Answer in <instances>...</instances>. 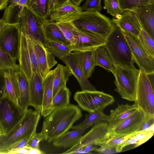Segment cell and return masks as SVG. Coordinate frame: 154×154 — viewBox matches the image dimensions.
I'll use <instances>...</instances> for the list:
<instances>
[{"mask_svg": "<svg viewBox=\"0 0 154 154\" xmlns=\"http://www.w3.org/2000/svg\"><path fill=\"white\" fill-rule=\"evenodd\" d=\"M108 116L104 114L103 111H95L85 114L84 120L79 124L72 126L71 128L73 130L87 126H91L101 122L108 123Z\"/></svg>", "mask_w": 154, "mask_h": 154, "instance_id": "cell-31", "label": "cell"}, {"mask_svg": "<svg viewBox=\"0 0 154 154\" xmlns=\"http://www.w3.org/2000/svg\"><path fill=\"white\" fill-rule=\"evenodd\" d=\"M138 109L134 103L132 105L126 103L118 105L114 109L110 111L108 123L111 128H114L128 117Z\"/></svg>", "mask_w": 154, "mask_h": 154, "instance_id": "cell-23", "label": "cell"}, {"mask_svg": "<svg viewBox=\"0 0 154 154\" xmlns=\"http://www.w3.org/2000/svg\"><path fill=\"white\" fill-rule=\"evenodd\" d=\"M41 111L28 109L18 123L0 140V154H7L9 149L22 140L36 132Z\"/></svg>", "mask_w": 154, "mask_h": 154, "instance_id": "cell-2", "label": "cell"}, {"mask_svg": "<svg viewBox=\"0 0 154 154\" xmlns=\"http://www.w3.org/2000/svg\"><path fill=\"white\" fill-rule=\"evenodd\" d=\"M63 35L69 42L71 46L73 45L75 42V26L72 22H56Z\"/></svg>", "mask_w": 154, "mask_h": 154, "instance_id": "cell-35", "label": "cell"}, {"mask_svg": "<svg viewBox=\"0 0 154 154\" xmlns=\"http://www.w3.org/2000/svg\"><path fill=\"white\" fill-rule=\"evenodd\" d=\"M83 148L84 153H91V152L95 151L97 148L96 145L89 144L83 145Z\"/></svg>", "mask_w": 154, "mask_h": 154, "instance_id": "cell-50", "label": "cell"}, {"mask_svg": "<svg viewBox=\"0 0 154 154\" xmlns=\"http://www.w3.org/2000/svg\"><path fill=\"white\" fill-rule=\"evenodd\" d=\"M50 0H28L26 6L43 21L50 15Z\"/></svg>", "mask_w": 154, "mask_h": 154, "instance_id": "cell-30", "label": "cell"}, {"mask_svg": "<svg viewBox=\"0 0 154 154\" xmlns=\"http://www.w3.org/2000/svg\"><path fill=\"white\" fill-rule=\"evenodd\" d=\"M31 40L40 73L43 79L57 62L54 56L46 48L41 42Z\"/></svg>", "mask_w": 154, "mask_h": 154, "instance_id": "cell-15", "label": "cell"}, {"mask_svg": "<svg viewBox=\"0 0 154 154\" xmlns=\"http://www.w3.org/2000/svg\"><path fill=\"white\" fill-rule=\"evenodd\" d=\"M74 98L82 109L89 113L103 111L115 101L113 96L97 90L78 91L75 93Z\"/></svg>", "mask_w": 154, "mask_h": 154, "instance_id": "cell-7", "label": "cell"}, {"mask_svg": "<svg viewBox=\"0 0 154 154\" xmlns=\"http://www.w3.org/2000/svg\"><path fill=\"white\" fill-rule=\"evenodd\" d=\"M43 78L36 72L32 73L29 82V106L41 111L43 94Z\"/></svg>", "mask_w": 154, "mask_h": 154, "instance_id": "cell-19", "label": "cell"}, {"mask_svg": "<svg viewBox=\"0 0 154 154\" xmlns=\"http://www.w3.org/2000/svg\"><path fill=\"white\" fill-rule=\"evenodd\" d=\"M9 0H0V11L5 9L8 5Z\"/></svg>", "mask_w": 154, "mask_h": 154, "instance_id": "cell-53", "label": "cell"}, {"mask_svg": "<svg viewBox=\"0 0 154 154\" xmlns=\"http://www.w3.org/2000/svg\"><path fill=\"white\" fill-rule=\"evenodd\" d=\"M7 23L2 18L0 19V32L6 26Z\"/></svg>", "mask_w": 154, "mask_h": 154, "instance_id": "cell-54", "label": "cell"}, {"mask_svg": "<svg viewBox=\"0 0 154 154\" xmlns=\"http://www.w3.org/2000/svg\"><path fill=\"white\" fill-rule=\"evenodd\" d=\"M70 94L71 92L66 86L60 88L53 98L52 104L53 110L58 107L69 105Z\"/></svg>", "mask_w": 154, "mask_h": 154, "instance_id": "cell-34", "label": "cell"}, {"mask_svg": "<svg viewBox=\"0 0 154 154\" xmlns=\"http://www.w3.org/2000/svg\"><path fill=\"white\" fill-rule=\"evenodd\" d=\"M115 90L121 97L127 100L135 102L139 69L114 66Z\"/></svg>", "mask_w": 154, "mask_h": 154, "instance_id": "cell-4", "label": "cell"}, {"mask_svg": "<svg viewBox=\"0 0 154 154\" xmlns=\"http://www.w3.org/2000/svg\"><path fill=\"white\" fill-rule=\"evenodd\" d=\"M15 60L4 52L0 48V70L5 71L11 70L15 71L20 70L19 65Z\"/></svg>", "mask_w": 154, "mask_h": 154, "instance_id": "cell-36", "label": "cell"}, {"mask_svg": "<svg viewBox=\"0 0 154 154\" xmlns=\"http://www.w3.org/2000/svg\"><path fill=\"white\" fill-rule=\"evenodd\" d=\"M28 0H20L19 2L18 6V7L19 16L20 17L24 8L26 5Z\"/></svg>", "mask_w": 154, "mask_h": 154, "instance_id": "cell-52", "label": "cell"}, {"mask_svg": "<svg viewBox=\"0 0 154 154\" xmlns=\"http://www.w3.org/2000/svg\"><path fill=\"white\" fill-rule=\"evenodd\" d=\"M40 150H37L28 146L25 147L21 149L9 152L7 154H44Z\"/></svg>", "mask_w": 154, "mask_h": 154, "instance_id": "cell-44", "label": "cell"}, {"mask_svg": "<svg viewBox=\"0 0 154 154\" xmlns=\"http://www.w3.org/2000/svg\"><path fill=\"white\" fill-rule=\"evenodd\" d=\"M112 129L107 122H101L94 125L91 129L82 136L79 144H89L100 146L112 136Z\"/></svg>", "mask_w": 154, "mask_h": 154, "instance_id": "cell-14", "label": "cell"}, {"mask_svg": "<svg viewBox=\"0 0 154 154\" xmlns=\"http://www.w3.org/2000/svg\"><path fill=\"white\" fill-rule=\"evenodd\" d=\"M145 118L144 113L138 108L118 126L111 128L112 136H125L136 132Z\"/></svg>", "mask_w": 154, "mask_h": 154, "instance_id": "cell-16", "label": "cell"}, {"mask_svg": "<svg viewBox=\"0 0 154 154\" xmlns=\"http://www.w3.org/2000/svg\"><path fill=\"white\" fill-rule=\"evenodd\" d=\"M119 5L122 10L132 11L142 6L154 5V0H119Z\"/></svg>", "mask_w": 154, "mask_h": 154, "instance_id": "cell-37", "label": "cell"}, {"mask_svg": "<svg viewBox=\"0 0 154 154\" xmlns=\"http://www.w3.org/2000/svg\"><path fill=\"white\" fill-rule=\"evenodd\" d=\"M53 97L61 87L66 86V84L70 76L72 75V72L66 66L58 64L54 70Z\"/></svg>", "mask_w": 154, "mask_h": 154, "instance_id": "cell-29", "label": "cell"}, {"mask_svg": "<svg viewBox=\"0 0 154 154\" xmlns=\"http://www.w3.org/2000/svg\"><path fill=\"white\" fill-rule=\"evenodd\" d=\"M84 0H71V1L74 4L80 6L81 3Z\"/></svg>", "mask_w": 154, "mask_h": 154, "instance_id": "cell-56", "label": "cell"}, {"mask_svg": "<svg viewBox=\"0 0 154 154\" xmlns=\"http://www.w3.org/2000/svg\"><path fill=\"white\" fill-rule=\"evenodd\" d=\"M154 132H145L143 131H137L135 134L138 140L137 144L135 145L134 148L139 146L149 140L154 135Z\"/></svg>", "mask_w": 154, "mask_h": 154, "instance_id": "cell-43", "label": "cell"}, {"mask_svg": "<svg viewBox=\"0 0 154 154\" xmlns=\"http://www.w3.org/2000/svg\"><path fill=\"white\" fill-rule=\"evenodd\" d=\"M16 72L11 70L4 71L5 95L18 105L20 96Z\"/></svg>", "mask_w": 154, "mask_h": 154, "instance_id": "cell-26", "label": "cell"}, {"mask_svg": "<svg viewBox=\"0 0 154 154\" xmlns=\"http://www.w3.org/2000/svg\"><path fill=\"white\" fill-rule=\"evenodd\" d=\"M112 29L103 46L114 66L133 68L135 63L130 48L122 30L112 22Z\"/></svg>", "mask_w": 154, "mask_h": 154, "instance_id": "cell-3", "label": "cell"}, {"mask_svg": "<svg viewBox=\"0 0 154 154\" xmlns=\"http://www.w3.org/2000/svg\"><path fill=\"white\" fill-rule=\"evenodd\" d=\"M42 24L45 38L71 46L70 43L65 37L56 22L48 19L43 21Z\"/></svg>", "mask_w": 154, "mask_h": 154, "instance_id": "cell-27", "label": "cell"}, {"mask_svg": "<svg viewBox=\"0 0 154 154\" xmlns=\"http://www.w3.org/2000/svg\"><path fill=\"white\" fill-rule=\"evenodd\" d=\"M75 26L76 40L71 46L72 51L95 50L105 44L107 37Z\"/></svg>", "mask_w": 154, "mask_h": 154, "instance_id": "cell-13", "label": "cell"}, {"mask_svg": "<svg viewBox=\"0 0 154 154\" xmlns=\"http://www.w3.org/2000/svg\"><path fill=\"white\" fill-rule=\"evenodd\" d=\"M25 111L6 95L0 98V130L3 135H6L18 123Z\"/></svg>", "mask_w": 154, "mask_h": 154, "instance_id": "cell-9", "label": "cell"}, {"mask_svg": "<svg viewBox=\"0 0 154 154\" xmlns=\"http://www.w3.org/2000/svg\"><path fill=\"white\" fill-rule=\"evenodd\" d=\"M20 31V46L18 60L20 70L29 81L33 72L40 73L32 41L29 36Z\"/></svg>", "mask_w": 154, "mask_h": 154, "instance_id": "cell-8", "label": "cell"}, {"mask_svg": "<svg viewBox=\"0 0 154 154\" xmlns=\"http://www.w3.org/2000/svg\"><path fill=\"white\" fill-rule=\"evenodd\" d=\"M137 38L144 48L151 56L154 57V39L143 29Z\"/></svg>", "mask_w": 154, "mask_h": 154, "instance_id": "cell-38", "label": "cell"}, {"mask_svg": "<svg viewBox=\"0 0 154 154\" xmlns=\"http://www.w3.org/2000/svg\"><path fill=\"white\" fill-rule=\"evenodd\" d=\"M95 51L97 66L109 70L114 75L115 72L114 65L107 52L103 46L98 48Z\"/></svg>", "mask_w": 154, "mask_h": 154, "instance_id": "cell-33", "label": "cell"}, {"mask_svg": "<svg viewBox=\"0 0 154 154\" xmlns=\"http://www.w3.org/2000/svg\"><path fill=\"white\" fill-rule=\"evenodd\" d=\"M54 72L51 70L43 79V94L41 115L48 116L53 110L52 107L53 97Z\"/></svg>", "mask_w": 154, "mask_h": 154, "instance_id": "cell-22", "label": "cell"}, {"mask_svg": "<svg viewBox=\"0 0 154 154\" xmlns=\"http://www.w3.org/2000/svg\"><path fill=\"white\" fill-rule=\"evenodd\" d=\"M94 151L98 153L101 154H109L116 153L114 149L107 148L101 146L99 148H97Z\"/></svg>", "mask_w": 154, "mask_h": 154, "instance_id": "cell-48", "label": "cell"}, {"mask_svg": "<svg viewBox=\"0 0 154 154\" xmlns=\"http://www.w3.org/2000/svg\"><path fill=\"white\" fill-rule=\"evenodd\" d=\"M31 137L25 138L17 143L9 149L8 152L11 151L18 150L27 146Z\"/></svg>", "mask_w": 154, "mask_h": 154, "instance_id": "cell-46", "label": "cell"}, {"mask_svg": "<svg viewBox=\"0 0 154 154\" xmlns=\"http://www.w3.org/2000/svg\"><path fill=\"white\" fill-rule=\"evenodd\" d=\"M95 51H75L71 53L74 61L88 79L92 76L97 66Z\"/></svg>", "mask_w": 154, "mask_h": 154, "instance_id": "cell-20", "label": "cell"}, {"mask_svg": "<svg viewBox=\"0 0 154 154\" xmlns=\"http://www.w3.org/2000/svg\"><path fill=\"white\" fill-rule=\"evenodd\" d=\"M44 46L54 55L61 60L72 52L71 46L45 38Z\"/></svg>", "mask_w": 154, "mask_h": 154, "instance_id": "cell-32", "label": "cell"}, {"mask_svg": "<svg viewBox=\"0 0 154 154\" xmlns=\"http://www.w3.org/2000/svg\"><path fill=\"white\" fill-rule=\"evenodd\" d=\"M153 124H154V117L145 116L137 131H145Z\"/></svg>", "mask_w": 154, "mask_h": 154, "instance_id": "cell-45", "label": "cell"}, {"mask_svg": "<svg viewBox=\"0 0 154 154\" xmlns=\"http://www.w3.org/2000/svg\"><path fill=\"white\" fill-rule=\"evenodd\" d=\"M142 29L154 39V5L142 6L132 10Z\"/></svg>", "mask_w": 154, "mask_h": 154, "instance_id": "cell-21", "label": "cell"}, {"mask_svg": "<svg viewBox=\"0 0 154 154\" xmlns=\"http://www.w3.org/2000/svg\"><path fill=\"white\" fill-rule=\"evenodd\" d=\"M82 116L81 109L74 105L54 109L43 122L41 131L45 140L49 142L54 141L71 128Z\"/></svg>", "mask_w": 154, "mask_h": 154, "instance_id": "cell-1", "label": "cell"}, {"mask_svg": "<svg viewBox=\"0 0 154 154\" xmlns=\"http://www.w3.org/2000/svg\"><path fill=\"white\" fill-rule=\"evenodd\" d=\"M78 28L107 37L112 29V22L98 11H82L72 22Z\"/></svg>", "mask_w": 154, "mask_h": 154, "instance_id": "cell-5", "label": "cell"}, {"mask_svg": "<svg viewBox=\"0 0 154 154\" xmlns=\"http://www.w3.org/2000/svg\"><path fill=\"white\" fill-rule=\"evenodd\" d=\"M55 1V0H50V13L54 9Z\"/></svg>", "mask_w": 154, "mask_h": 154, "instance_id": "cell-55", "label": "cell"}, {"mask_svg": "<svg viewBox=\"0 0 154 154\" xmlns=\"http://www.w3.org/2000/svg\"><path fill=\"white\" fill-rule=\"evenodd\" d=\"M127 137V136H112L100 146L115 149V148L121 144L126 139Z\"/></svg>", "mask_w": 154, "mask_h": 154, "instance_id": "cell-40", "label": "cell"}, {"mask_svg": "<svg viewBox=\"0 0 154 154\" xmlns=\"http://www.w3.org/2000/svg\"><path fill=\"white\" fill-rule=\"evenodd\" d=\"M20 23H7L0 32V48L18 60L20 46Z\"/></svg>", "mask_w": 154, "mask_h": 154, "instance_id": "cell-10", "label": "cell"}, {"mask_svg": "<svg viewBox=\"0 0 154 154\" xmlns=\"http://www.w3.org/2000/svg\"><path fill=\"white\" fill-rule=\"evenodd\" d=\"M43 140H45V136L42 131L38 133L35 132L30 137L27 146L35 149L40 150L39 143Z\"/></svg>", "mask_w": 154, "mask_h": 154, "instance_id": "cell-42", "label": "cell"}, {"mask_svg": "<svg viewBox=\"0 0 154 154\" xmlns=\"http://www.w3.org/2000/svg\"><path fill=\"white\" fill-rule=\"evenodd\" d=\"M82 11L81 7L73 3L71 1L51 12L49 19L56 22H72Z\"/></svg>", "mask_w": 154, "mask_h": 154, "instance_id": "cell-18", "label": "cell"}, {"mask_svg": "<svg viewBox=\"0 0 154 154\" xmlns=\"http://www.w3.org/2000/svg\"><path fill=\"white\" fill-rule=\"evenodd\" d=\"M90 127L86 126L66 132L54 141L53 145L57 147L70 148L79 143L82 134Z\"/></svg>", "mask_w": 154, "mask_h": 154, "instance_id": "cell-25", "label": "cell"}, {"mask_svg": "<svg viewBox=\"0 0 154 154\" xmlns=\"http://www.w3.org/2000/svg\"><path fill=\"white\" fill-rule=\"evenodd\" d=\"M70 54L61 60L65 64L77 79L82 91L96 90L90 82L82 70L74 60Z\"/></svg>", "mask_w": 154, "mask_h": 154, "instance_id": "cell-24", "label": "cell"}, {"mask_svg": "<svg viewBox=\"0 0 154 154\" xmlns=\"http://www.w3.org/2000/svg\"><path fill=\"white\" fill-rule=\"evenodd\" d=\"M20 0H9L7 6L5 9L4 11L11 10L18 5Z\"/></svg>", "mask_w": 154, "mask_h": 154, "instance_id": "cell-49", "label": "cell"}, {"mask_svg": "<svg viewBox=\"0 0 154 154\" xmlns=\"http://www.w3.org/2000/svg\"><path fill=\"white\" fill-rule=\"evenodd\" d=\"M3 135L2 134L1 131L0 130V135Z\"/></svg>", "mask_w": 154, "mask_h": 154, "instance_id": "cell-58", "label": "cell"}, {"mask_svg": "<svg viewBox=\"0 0 154 154\" xmlns=\"http://www.w3.org/2000/svg\"><path fill=\"white\" fill-rule=\"evenodd\" d=\"M154 74H147L139 69L135 103L146 116L154 117Z\"/></svg>", "mask_w": 154, "mask_h": 154, "instance_id": "cell-6", "label": "cell"}, {"mask_svg": "<svg viewBox=\"0 0 154 154\" xmlns=\"http://www.w3.org/2000/svg\"><path fill=\"white\" fill-rule=\"evenodd\" d=\"M104 2L107 13L113 17L121 14L123 11L120 7L119 0H104Z\"/></svg>", "mask_w": 154, "mask_h": 154, "instance_id": "cell-39", "label": "cell"}, {"mask_svg": "<svg viewBox=\"0 0 154 154\" xmlns=\"http://www.w3.org/2000/svg\"><path fill=\"white\" fill-rule=\"evenodd\" d=\"M130 48L135 63L147 74L154 73V57L144 48L138 38L122 31Z\"/></svg>", "mask_w": 154, "mask_h": 154, "instance_id": "cell-11", "label": "cell"}, {"mask_svg": "<svg viewBox=\"0 0 154 154\" xmlns=\"http://www.w3.org/2000/svg\"><path fill=\"white\" fill-rule=\"evenodd\" d=\"M101 0H86L81 7L82 11H100L102 9Z\"/></svg>", "mask_w": 154, "mask_h": 154, "instance_id": "cell-41", "label": "cell"}, {"mask_svg": "<svg viewBox=\"0 0 154 154\" xmlns=\"http://www.w3.org/2000/svg\"><path fill=\"white\" fill-rule=\"evenodd\" d=\"M16 74L20 91L18 105L25 111L29 106V82L24 74L20 71H17Z\"/></svg>", "mask_w": 154, "mask_h": 154, "instance_id": "cell-28", "label": "cell"}, {"mask_svg": "<svg viewBox=\"0 0 154 154\" xmlns=\"http://www.w3.org/2000/svg\"><path fill=\"white\" fill-rule=\"evenodd\" d=\"M123 32L137 37L142 29L140 24L134 13L130 10H123L122 13L111 20Z\"/></svg>", "mask_w": 154, "mask_h": 154, "instance_id": "cell-17", "label": "cell"}, {"mask_svg": "<svg viewBox=\"0 0 154 154\" xmlns=\"http://www.w3.org/2000/svg\"><path fill=\"white\" fill-rule=\"evenodd\" d=\"M4 71L0 70V98L5 95Z\"/></svg>", "mask_w": 154, "mask_h": 154, "instance_id": "cell-47", "label": "cell"}, {"mask_svg": "<svg viewBox=\"0 0 154 154\" xmlns=\"http://www.w3.org/2000/svg\"><path fill=\"white\" fill-rule=\"evenodd\" d=\"M42 22L27 7H24L20 17V30L32 40L40 42L44 46L45 38Z\"/></svg>", "mask_w": 154, "mask_h": 154, "instance_id": "cell-12", "label": "cell"}, {"mask_svg": "<svg viewBox=\"0 0 154 154\" xmlns=\"http://www.w3.org/2000/svg\"><path fill=\"white\" fill-rule=\"evenodd\" d=\"M3 135H0V140H1Z\"/></svg>", "mask_w": 154, "mask_h": 154, "instance_id": "cell-57", "label": "cell"}, {"mask_svg": "<svg viewBox=\"0 0 154 154\" xmlns=\"http://www.w3.org/2000/svg\"><path fill=\"white\" fill-rule=\"evenodd\" d=\"M70 1L71 0H55L53 9L59 8Z\"/></svg>", "mask_w": 154, "mask_h": 154, "instance_id": "cell-51", "label": "cell"}]
</instances>
